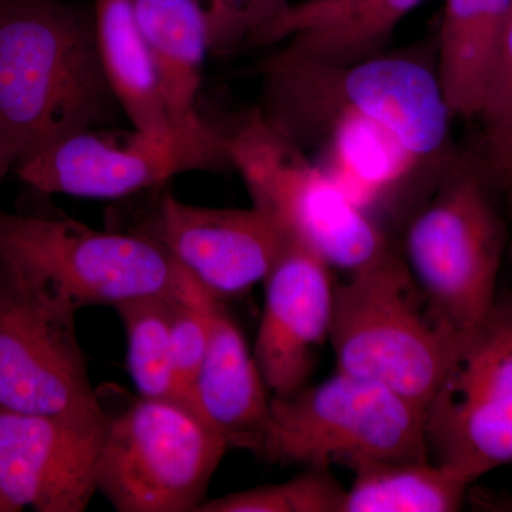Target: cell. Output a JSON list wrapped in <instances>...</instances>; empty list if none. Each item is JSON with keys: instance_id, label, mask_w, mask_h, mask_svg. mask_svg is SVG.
I'll use <instances>...</instances> for the list:
<instances>
[{"instance_id": "cell-1", "label": "cell", "mask_w": 512, "mask_h": 512, "mask_svg": "<svg viewBox=\"0 0 512 512\" xmlns=\"http://www.w3.org/2000/svg\"><path fill=\"white\" fill-rule=\"evenodd\" d=\"M262 116L305 148L326 128L359 124L390 138L416 168L450 160V119L437 72L420 60L316 62L281 47L259 66Z\"/></svg>"}, {"instance_id": "cell-2", "label": "cell", "mask_w": 512, "mask_h": 512, "mask_svg": "<svg viewBox=\"0 0 512 512\" xmlns=\"http://www.w3.org/2000/svg\"><path fill=\"white\" fill-rule=\"evenodd\" d=\"M119 109L93 10L64 0H0V124L19 161L111 123Z\"/></svg>"}, {"instance_id": "cell-3", "label": "cell", "mask_w": 512, "mask_h": 512, "mask_svg": "<svg viewBox=\"0 0 512 512\" xmlns=\"http://www.w3.org/2000/svg\"><path fill=\"white\" fill-rule=\"evenodd\" d=\"M225 140L252 207L330 269L352 275L396 254L365 208L261 111H251Z\"/></svg>"}, {"instance_id": "cell-4", "label": "cell", "mask_w": 512, "mask_h": 512, "mask_svg": "<svg viewBox=\"0 0 512 512\" xmlns=\"http://www.w3.org/2000/svg\"><path fill=\"white\" fill-rule=\"evenodd\" d=\"M328 339L340 372L389 387L423 412L464 340L434 315L397 254L335 285Z\"/></svg>"}, {"instance_id": "cell-5", "label": "cell", "mask_w": 512, "mask_h": 512, "mask_svg": "<svg viewBox=\"0 0 512 512\" xmlns=\"http://www.w3.org/2000/svg\"><path fill=\"white\" fill-rule=\"evenodd\" d=\"M0 262L72 312L173 295L185 269L141 232L99 231L70 218L0 210Z\"/></svg>"}, {"instance_id": "cell-6", "label": "cell", "mask_w": 512, "mask_h": 512, "mask_svg": "<svg viewBox=\"0 0 512 512\" xmlns=\"http://www.w3.org/2000/svg\"><path fill=\"white\" fill-rule=\"evenodd\" d=\"M258 454L306 467L429 460L424 412L389 387L339 370L291 396L272 397Z\"/></svg>"}, {"instance_id": "cell-7", "label": "cell", "mask_w": 512, "mask_h": 512, "mask_svg": "<svg viewBox=\"0 0 512 512\" xmlns=\"http://www.w3.org/2000/svg\"><path fill=\"white\" fill-rule=\"evenodd\" d=\"M505 242L483 183L457 167L407 228L404 262L431 311L460 338L497 301Z\"/></svg>"}, {"instance_id": "cell-8", "label": "cell", "mask_w": 512, "mask_h": 512, "mask_svg": "<svg viewBox=\"0 0 512 512\" xmlns=\"http://www.w3.org/2000/svg\"><path fill=\"white\" fill-rule=\"evenodd\" d=\"M228 447L190 407L140 397L109 417L97 491L119 512H197Z\"/></svg>"}, {"instance_id": "cell-9", "label": "cell", "mask_w": 512, "mask_h": 512, "mask_svg": "<svg viewBox=\"0 0 512 512\" xmlns=\"http://www.w3.org/2000/svg\"><path fill=\"white\" fill-rule=\"evenodd\" d=\"M424 427L434 463L470 485L512 464V293L461 342Z\"/></svg>"}, {"instance_id": "cell-10", "label": "cell", "mask_w": 512, "mask_h": 512, "mask_svg": "<svg viewBox=\"0 0 512 512\" xmlns=\"http://www.w3.org/2000/svg\"><path fill=\"white\" fill-rule=\"evenodd\" d=\"M0 410L106 419L76 333V312L0 262Z\"/></svg>"}, {"instance_id": "cell-11", "label": "cell", "mask_w": 512, "mask_h": 512, "mask_svg": "<svg viewBox=\"0 0 512 512\" xmlns=\"http://www.w3.org/2000/svg\"><path fill=\"white\" fill-rule=\"evenodd\" d=\"M232 168L221 131L207 137L158 138L133 131H79L22 158L16 174L42 194L121 200L190 171Z\"/></svg>"}, {"instance_id": "cell-12", "label": "cell", "mask_w": 512, "mask_h": 512, "mask_svg": "<svg viewBox=\"0 0 512 512\" xmlns=\"http://www.w3.org/2000/svg\"><path fill=\"white\" fill-rule=\"evenodd\" d=\"M107 423L0 410V497L10 510H86Z\"/></svg>"}, {"instance_id": "cell-13", "label": "cell", "mask_w": 512, "mask_h": 512, "mask_svg": "<svg viewBox=\"0 0 512 512\" xmlns=\"http://www.w3.org/2000/svg\"><path fill=\"white\" fill-rule=\"evenodd\" d=\"M136 231L158 242L220 299L242 295L264 282L286 242L258 208L197 207L171 192L160 195Z\"/></svg>"}, {"instance_id": "cell-14", "label": "cell", "mask_w": 512, "mask_h": 512, "mask_svg": "<svg viewBox=\"0 0 512 512\" xmlns=\"http://www.w3.org/2000/svg\"><path fill=\"white\" fill-rule=\"evenodd\" d=\"M264 282L254 356L269 392L288 397L306 386L315 350L328 339L336 284L325 262L288 239Z\"/></svg>"}, {"instance_id": "cell-15", "label": "cell", "mask_w": 512, "mask_h": 512, "mask_svg": "<svg viewBox=\"0 0 512 512\" xmlns=\"http://www.w3.org/2000/svg\"><path fill=\"white\" fill-rule=\"evenodd\" d=\"M244 333L220 301L212 313L207 356L190 393V407L229 447L258 454L271 399Z\"/></svg>"}, {"instance_id": "cell-16", "label": "cell", "mask_w": 512, "mask_h": 512, "mask_svg": "<svg viewBox=\"0 0 512 512\" xmlns=\"http://www.w3.org/2000/svg\"><path fill=\"white\" fill-rule=\"evenodd\" d=\"M424 0H306L289 3L252 46L286 42L285 49L316 62L348 64L377 56Z\"/></svg>"}, {"instance_id": "cell-17", "label": "cell", "mask_w": 512, "mask_h": 512, "mask_svg": "<svg viewBox=\"0 0 512 512\" xmlns=\"http://www.w3.org/2000/svg\"><path fill=\"white\" fill-rule=\"evenodd\" d=\"M138 23L174 133L205 137L217 128L198 110L202 67L210 52L207 16L197 0H136Z\"/></svg>"}, {"instance_id": "cell-18", "label": "cell", "mask_w": 512, "mask_h": 512, "mask_svg": "<svg viewBox=\"0 0 512 512\" xmlns=\"http://www.w3.org/2000/svg\"><path fill=\"white\" fill-rule=\"evenodd\" d=\"M511 2L446 0L437 76L453 116H478Z\"/></svg>"}, {"instance_id": "cell-19", "label": "cell", "mask_w": 512, "mask_h": 512, "mask_svg": "<svg viewBox=\"0 0 512 512\" xmlns=\"http://www.w3.org/2000/svg\"><path fill=\"white\" fill-rule=\"evenodd\" d=\"M94 32L107 79L133 128L158 138L174 133L136 13V0H94Z\"/></svg>"}, {"instance_id": "cell-20", "label": "cell", "mask_w": 512, "mask_h": 512, "mask_svg": "<svg viewBox=\"0 0 512 512\" xmlns=\"http://www.w3.org/2000/svg\"><path fill=\"white\" fill-rule=\"evenodd\" d=\"M352 470L342 512H454L470 487L430 460L366 461Z\"/></svg>"}, {"instance_id": "cell-21", "label": "cell", "mask_w": 512, "mask_h": 512, "mask_svg": "<svg viewBox=\"0 0 512 512\" xmlns=\"http://www.w3.org/2000/svg\"><path fill=\"white\" fill-rule=\"evenodd\" d=\"M170 296L156 295L114 306L127 333V365L143 399L184 404L175 376L170 335ZM188 407V406H187Z\"/></svg>"}, {"instance_id": "cell-22", "label": "cell", "mask_w": 512, "mask_h": 512, "mask_svg": "<svg viewBox=\"0 0 512 512\" xmlns=\"http://www.w3.org/2000/svg\"><path fill=\"white\" fill-rule=\"evenodd\" d=\"M345 495L330 467L309 466L286 483L204 501L197 512H342Z\"/></svg>"}, {"instance_id": "cell-23", "label": "cell", "mask_w": 512, "mask_h": 512, "mask_svg": "<svg viewBox=\"0 0 512 512\" xmlns=\"http://www.w3.org/2000/svg\"><path fill=\"white\" fill-rule=\"evenodd\" d=\"M218 301L220 298L212 295L187 271L180 289L170 296L174 370L181 396L188 407L192 386L210 346L212 313Z\"/></svg>"}, {"instance_id": "cell-24", "label": "cell", "mask_w": 512, "mask_h": 512, "mask_svg": "<svg viewBox=\"0 0 512 512\" xmlns=\"http://www.w3.org/2000/svg\"><path fill=\"white\" fill-rule=\"evenodd\" d=\"M494 177L512 190V2L478 116Z\"/></svg>"}, {"instance_id": "cell-25", "label": "cell", "mask_w": 512, "mask_h": 512, "mask_svg": "<svg viewBox=\"0 0 512 512\" xmlns=\"http://www.w3.org/2000/svg\"><path fill=\"white\" fill-rule=\"evenodd\" d=\"M210 29V52L228 53L255 37L289 0H197Z\"/></svg>"}, {"instance_id": "cell-26", "label": "cell", "mask_w": 512, "mask_h": 512, "mask_svg": "<svg viewBox=\"0 0 512 512\" xmlns=\"http://www.w3.org/2000/svg\"><path fill=\"white\" fill-rule=\"evenodd\" d=\"M18 161V150H16L15 144L0 124V181L5 178L12 165L18 164Z\"/></svg>"}, {"instance_id": "cell-27", "label": "cell", "mask_w": 512, "mask_h": 512, "mask_svg": "<svg viewBox=\"0 0 512 512\" xmlns=\"http://www.w3.org/2000/svg\"><path fill=\"white\" fill-rule=\"evenodd\" d=\"M0 512H12L9 505L5 503L2 497H0Z\"/></svg>"}]
</instances>
